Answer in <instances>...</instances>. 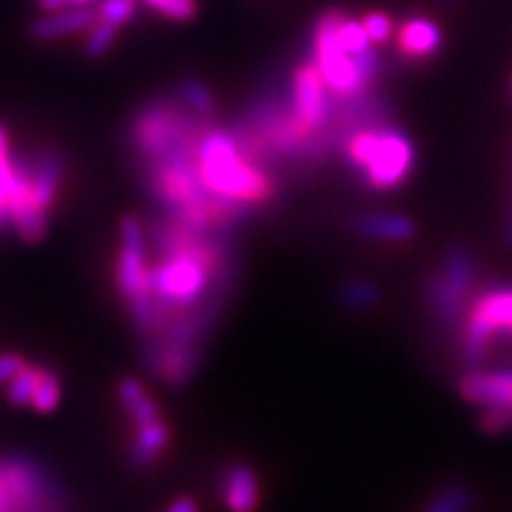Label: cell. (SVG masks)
I'll use <instances>...</instances> for the list:
<instances>
[{
	"label": "cell",
	"instance_id": "obj_1",
	"mask_svg": "<svg viewBox=\"0 0 512 512\" xmlns=\"http://www.w3.org/2000/svg\"><path fill=\"white\" fill-rule=\"evenodd\" d=\"M195 162L197 174L211 192L252 209L264 207L278 192L266 166L242 155L230 128L209 126L197 145Z\"/></svg>",
	"mask_w": 512,
	"mask_h": 512
},
{
	"label": "cell",
	"instance_id": "obj_2",
	"mask_svg": "<svg viewBox=\"0 0 512 512\" xmlns=\"http://www.w3.org/2000/svg\"><path fill=\"white\" fill-rule=\"evenodd\" d=\"M211 121L195 117L178 95H159L143 102L128 124V145L136 164L178 155H195Z\"/></svg>",
	"mask_w": 512,
	"mask_h": 512
},
{
	"label": "cell",
	"instance_id": "obj_3",
	"mask_svg": "<svg viewBox=\"0 0 512 512\" xmlns=\"http://www.w3.org/2000/svg\"><path fill=\"white\" fill-rule=\"evenodd\" d=\"M57 479L38 460L27 456L0 458V512H69Z\"/></svg>",
	"mask_w": 512,
	"mask_h": 512
},
{
	"label": "cell",
	"instance_id": "obj_4",
	"mask_svg": "<svg viewBox=\"0 0 512 512\" xmlns=\"http://www.w3.org/2000/svg\"><path fill=\"white\" fill-rule=\"evenodd\" d=\"M344 17L347 15L337 8L323 12L316 24L313 55H316V67L325 86L335 93V98H361L368 86L358 74L354 55H349L337 41V27Z\"/></svg>",
	"mask_w": 512,
	"mask_h": 512
},
{
	"label": "cell",
	"instance_id": "obj_5",
	"mask_svg": "<svg viewBox=\"0 0 512 512\" xmlns=\"http://www.w3.org/2000/svg\"><path fill=\"white\" fill-rule=\"evenodd\" d=\"M512 330V285H501L484 292L467 313L463 330L465 363L477 366L489 351V342L498 332Z\"/></svg>",
	"mask_w": 512,
	"mask_h": 512
},
{
	"label": "cell",
	"instance_id": "obj_6",
	"mask_svg": "<svg viewBox=\"0 0 512 512\" xmlns=\"http://www.w3.org/2000/svg\"><path fill=\"white\" fill-rule=\"evenodd\" d=\"M475 283V261L467 249H453L448 254L444 273L427 280V299L444 325L458 323L467 294Z\"/></svg>",
	"mask_w": 512,
	"mask_h": 512
},
{
	"label": "cell",
	"instance_id": "obj_7",
	"mask_svg": "<svg viewBox=\"0 0 512 512\" xmlns=\"http://www.w3.org/2000/svg\"><path fill=\"white\" fill-rule=\"evenodd\" d=\"M415 162L413 143L399 128L382 126L380 138L366 159L363 181L373 190H392L403 183V178L411 174ZM358 169V171H361Z\"/></svg>",
	"mask_w": 512,
	"mask_h": 512
},
{
	"label": "cell",
	"instance_id": "obj_8",
	"mask_svg": "<svg viewBox=\"0 0 512 512\" xmlns=\"http://www.w3.org/2000/svg\"><path fill=\"white\" fill-rule=\"evenodd\" d=\"M292 112L297 124L302 126V131L311 138V155L316 150V138L318 131L328 124L330 119V102L328 93H325V81L320 76L316 64L306 62L302 67H297V72L292 76Z\"/></svg>",
	"mask_w": 512,
	"mask_h": 512
},
{
	"label": "cell",
	"instance_id": "obj_9",
	"mask_svg": "<svg viewBox=\"0 0 512 512\" xmlns=\"http://www.w3.org/2000/svg\"><path fill=\"white\" fill-rule=\"evenodd\" d=\"M15 164V188H12L8 214L10 223L15 226L17 235L29 245H36L48 233V214L36 207L34 192H31V159L17 157Z\"/></svg>",
	"mask_w": 512,
	"mask_h": 512
},
{
	"label": "cell",
	"instance_id": "obj_10",
	"mask_svg": "<svg viewBox=\"0 0 512 512\" xmlns=\"http://www.w3.org/2000/svg\"><path fill=\"white\" fill-rule=\"evenodd\" d=\"M95 22H98V8H93V5H74V8L46 12L43 17L34 19L29 24V36L41 43L60 41L64 36L83 34Z\"/></svg>",
	"mask_w": 512,
	"mask_h": 512
},
{
	"label": "cell",
	"instance_id": "obj_11",
	"mask_svg": "<svg viewBox=\"0 0 512 512\" xmlns=\"http://www.w3.org/2000/svg\"><path fill=\"white\" fill-rule=\"evenodd\" d=\"M64 174H67V157L57 147L43 150L41 155L31 159V192H34L36 207L46 214L53 209Z\"/></svg>",
	"mask_w": 512,
	"mask_h": 512
},
{
	"label": "cell",
	"instance_id": "obj_12",
	"mask_svg": "<svg viewBox=\"0 0 512 512\" xmlns=\"http://www.w3.org/2000/svg\"><path fill=\"white\" fill-rule=\"evenodd\" d=\"M221 494L230 512H256L261 503L256 472L245 463L230 465L221 475Z\"/></svg>",
	"mask_w": 512,
	"mask_h": 512
},
{
	"label": "cell",
	"instance_id": "obj_13",
	"mask_svg": "<svg viewBox=\"0 0 512 512\" xmlns=\"http://www.w3.org/2000/svg\"><path fill=\"white\" fill-rule=\"evenodd\" d=\"M460 394L467 401L482 403V406H510L512 408V373H475L460 382Z\"/></svg>",
	"mask_w": 512,
	"mask_h": 512
},
{
	"label": "cell",
	"instance_id": "obj_14",
	"mask_svg": "<svg viewBox=\"0 0 512 512\" xmlns=\"http://www.w3.org/2000/svg\"><path fill=\"white\" fill-rule=\"evenodd\" d=\"M441 48V31L432 19L411 17L399 29V55L406 60H427Z\"/></svg>",
	"mask_w": 512,
	"mask_h": 512
},
{
	"label": "cell",
	"instance_id": "obj_15",
	"mask_svg": "<svg viewBox=\"0 0 512 512\" xmlns=\"http://www.w3.org/2000/svg\"><path fill=\"white\" fill-rule=\"evenodd\" d=\"M169 441L171 430L162 418L147 422L143 427H136V439L126 448L128 463L136 467V470H147V467L157 463L159 456L166 451V446H169Z\"/></svg>",
	"mask_w": 512,
	"mask_h": 512
},
{
	"label": "cell",
	"instance_id": "obj_16",
	"mask_svg": "<svg viewBox=\"0 0 512 512\" xmlns=\"http://www.w3.org/2000/svg\"><path fill=\"white\" fill-rule=\"evenodd\" d=\"M117 396H119L121 408H124V413L131 418V422L136 427H143L147 422L162 418L155 399L147 394L143 382L136 380V377H124V380H119Z\"/></svg>",
	"mask_w": 512,
	"mask_h": 512
},
{
	"label": "cell",
	"instance_id": "obj_17",
	"mask_svg": "<svg viewBox=\"0 0 512 512\" xmlns=\"http://www.w3.org/2000/svg\"><path fill=\"white\" fill-rule=\"evenodd\" d=\"M356 230L361 235H368V238L392 242H406L415 235L413 221L396 214H363L358 216Z\"/></svg>",
	"mask_w": 512,
	"mask_h": 512
},
{
	"label": "cell",
	"instance_id": "obj_18",
	"mask_svg": "<svg viewBox=\"0 0 512 512\" xmlns=\"http://www.w3.org/2000/svg\"><path fill=\"white\" fill-rule=\"evenodd\" d=\"M176 95L195 117L211 121L219 114V105H216L214 93L209 91V86L195 76H185L176 83Z\"/></svg>",
	"mask_w": 512,
	"mask_h": 512
},
{
	"label": "cell",
	"instance_id": "obj_19",
	"mask_svg": "<svg viewBox=\"0 0 512 512\" xmlns=\"http://www.w3.org/2000/svg\"><path fill=\"white\" fill-rule=\"evenodd\" d=\"M15 188V164L10 159V136L5 124H0V230L10 223L8 202Z\"/></svg>",
	"mask_w": 512,
	"mask_h": 512
},
{
	"label": "cell",
	"instance_id": "obj_20",
	"mask_svg": "<svg viewBox=\"0 0 512 512\" xmlns=\"http://www.w3.org/2000/svg\"><path fill=\"white\" fill-rule=\"evenodd\" d=\"M62 399V380L57 375L55 368L43 366L41 382H38L34 399H31V408L38 413H53L57 406H60Z\"/></svg>",
	"mask_w": 512,
	"mask_h": 512
},
{
	"label": "cell",
	"instance_id": "obj_21",
	"mask_svg": "<svg viewBox=\"0 0 512 512\" xmlns=\"http://www.w3.org/2000/svg\"><path fill=\"white\" fill-rule=\"evenodd\" d=\"M43 366H24L19 373L10 380L8 387V399L12 406H31V399H34V392L41 382Z\"/></svg>",
	"mask_w": 512,
	"mask_h": 512
},
{
	"label": "cell",
	"instance_id": "obj_22",
	"mask_svg": "<svg viewBox=\"0 0 512 512\" xmlns=\"http://www.w3.org/2000/svg\"><path fill=\"white\" fill-rule=\"evenodd\" d=\"M475 503L472 498V491L467 486L453 484L448 489L441 491L439 496H434L430 505H427L425 512H467Z\"/></svg>",
	"mask_w": 512,
	"mask_h": 512
},
{
	"label": "cell",
	"instance_id": "obj_23",
	"mask_svg": "<svg viewBox=\"0 0 512 512\" xmlns=\"http://www.w3.org/2000/svg\"><path fill=\"white\" fill-rule=\"evenodd\" d=\"M138 3L147 5V8L155 10L164 19H171V22H192L200 12L197 0H138Z\"/></svg>",
	"mask_w": 512,
	"mask_h": 512
},
{
	"label": "cell",
	"instance_id": "obj_24",
	"mask_svg": "<svg viewBox=\"0 0 512 512\" xmlns=\"http://www.w3.org/2000/svg\"><path fill=\"white\" fill-rule=\"evenodd\" d=\"M117 34H119V27H114L110 22H98L93 24L91 29H88L86 34V41H83V50H86L88 57H102L114 46V41H117Z\"/></svg>",
	"mask_w": 512,
	"mask_h": 512
},
{
	"label": "cell",
	"instance_id": "obj_25",
	"mask_svg": "<svg viewBox=\"0 0 512 512\" xmlns=\"http://www.w3.org/2000/svg\"><path fill=\"white\" fill-rule=\"evenodd\" d=\"M337 41L339 46L347 50L349 55H358L363 53V50H368L370 46V38H368V31L363 27L361 22H356V19H342V24L337 27Z\"/></svg>",
	"mask_w": 512,
	"mask_h": 512
},
{
	"label": "cell",
	"instance_id": "obj_26",
	"mask_svg": "<svg viewBox=\"0 0 512 512\" xmlns=\"http://www.w3.org/2000/svg\"><path fill=\"white\" fill-rule=\"evenodd\" d=\"M138 12V0H100L98 19L110 22L114 27H124Z\"/></svg>",
	"mask_w": 512,
	"mask_h": 512
},
{
	"label": "cell",
	"instance_id": "obj_27",
	"mask_svg": "<svg viewBox=\"0 0 512 512\" xmlns=\"http://www.w3.org/2000/svg\"><path fill=\"white\" fill-rule=\"evenodd\" d=\"M363 27L368 31V38L375 43H387L389 36H392L394 31V24H392V17L384 15V12H368L366 17H363Z\"/></svg>",
	"mask_w": 512,
	"mask_h": 512
},
{
	"label": "cell",
	"instance_id": "obj_28",
	"mask_svg": "<svg viewBox=\"0 0 512 512\" xmlns=\"http://www.w3.org/2000/svg\"><path fill=\"white\" fill-rule=\"evenodd\" d=\"M482 425L486 432H503L512 425V408L510 406H486L482 415Z\"/></svg>",
	"mask_w": 512,
	"mask_h": 512
},
{
	"label": "cell",
	"instance_id": "obj_29",
	"mask_svg": "<svg viewBox=\"0 0 512 512\" xmlns=\"http://www.w3.org/2000/svg\"><path fill=\"white\" fill-rule=\"evenodd\" d=\"M344 299H347V304H354V306H366V304H373L377 299V290L373 285H351L347 292H344Z\"/></svg>",
	"mask_w": 512,
	"mask_h": 512
},
{
	"label": "cell",
	"instance_id": "obj_30",
	"mask_svg": "<svg viewBox=\"0 0 512 512\" xmlns=\"http://www.w3.org/2000/svg\"><path fill=\"white\" fill-rule=\"evenodd\" d=\"M24 366L27 361L19 354H0V382H10Z\"/></svg>",
	"mask_w": 512,
	"mask_h": 512
},
{
	"label": "cell",
	"instance_id": "obj_31",
	"mask_svg": "<svg viewBox=\"0 0 512 512\" xmlns=\"http://www.w3.org/2000/svg\"><path fill=\"white\" fill-rule=\"evenodd\" d=\"M166 512H197V503L192 501L190 496H181L169 505V510Z\"/></svg>",
	"mask_w": 512,
	"mask_h": 512
},
{
	"label": "cell",
	"instance_id": "obj_32",
	"mask_svg": "<svg viewBox=\"0 0 512 512\" xmlns=\"http://www.w3.org/2000/svg\"><path fill=\"white\" fill-rule=\"evenodd\" d=\"M67 5H91V0H64Z\"/></svg>",
	"mask_w": 512,
	"mask_h": 512
}]
</instances>
